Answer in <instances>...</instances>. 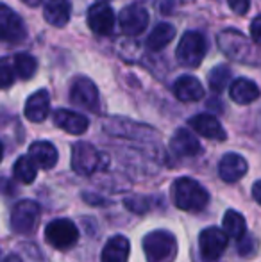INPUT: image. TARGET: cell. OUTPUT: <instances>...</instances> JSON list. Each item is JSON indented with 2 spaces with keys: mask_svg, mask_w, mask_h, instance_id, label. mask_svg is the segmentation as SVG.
I'll return each instance as SVG.
<instances>
[{
  "mask_svg": "<svg viewBox=\"0 0 261 262\" xmlns=\"http://www.w3.org/2000/svg\"><path fill=\"white\" fill-rule=\"evenodd\" d=\"M14 82V72L6 64H0V90L13 86Z\"/></svg>",
  "mask_w": 261,
  "mask_h": 262,
  "instance_id": "f546056e",
  "label": "cell"
},
{
  "mask_svg": "<svg viewBox=\"0 0 261 262\" xmlns=\"http://www.w3.org/2000/svg\"><path fill=\"white\" fill-rule=\"evenodd\" d=\"M227 4H229L231 9L236 14H240V16L247 14L249 7H251V0H227Z\"/></svg>",
  "mask_w": 261,
  "mask_h": 262,
  "instance_id": "4dcf8cb0",
  "label": "cell"
},
{
  "mask_svg": "<svg viewBox=\"0 0 261 262\" xmlns=\"http://www.w3.org/2000/svg\"><path fill=\"white\" fill-rule=\"evenodd\" d=\"M101 166V154L97 152L93 145L86 141H79L72 148V168L77 175L90 177L97 171Z\"/></svg>",
  "mask_w": 261,
  "mask_h": 262,
  "instance_id": "52a82bcc",
  "label": "cell"
},
{
  "mask_svg": "<svg viewBox=\"0 0 261 262\" xmlns=\"http://www.w3.org/2000/svg\"><path fill=\"white\" fill-rule=\"evenodd\" d=\"M249 164L240 154H226L222 157L218 164V173H220V179L224 182H238L242 177L247 173Z\"/></svg>",
  "mask_w": 261,
  "mask_h": 262,
  "instance_id": "9a60e30c",
  "label": "cell"
},
{
  "mask_svg": "<svg viewBox=\"0 0 261 262\" xmlns=\"http://www.w3.org/2000/svg\"><path fill=\"white\" fill-rule=\"evenodd\" d=\"M131 245L124 235H115L106 243L102 250L101 260L102 262H127L129 260Z\"/></svg>",
  "mask_w": 261,
  "mask_h": 262,
  "instance_id": "44dd1931",
  "label": "cell"
},
{
  "mask_svg": "<svg viewBox=\"0 0 261 262\" xmlns=\"http://www.w3.org/2000/svg\"><path fill=\"white\" fill-rule=\"evenodd\" d=\"M39 221V205L32 200H22L11 210V228L16 234H31Z\"/></svg>",
  "mask_w": 261,
  "mask_h": 262,
  "instance_id": "8992f818",
  "label": "cell"
},
{
  "mask_svg": "<svg viewBox=\"0 0 261 262\" xmlns=\"http://www.w3.org/2000/svg\"><path fill=\"white\" fill-rule=\"evenodd\" d=\"M22 2L25 4V6H31V7H36V6H39V4L43 2V0H22Z\"/></svg>",
  "mask_w": 261,
  "mask_h": 262,
  "instance_id": "e575fe53",
  "label": "cell"
},
{
  "mask_svg": "<svg viewBox=\"0 0 261 262\" xmlns=\"http://www.w3.org/2000/svg\"><path fill=\"white\" fill-rule=\"evenodd\" d=\"M27 36L24 20L11 7L0 4V41L22 43Z\"/></svg>",
  "mask_w": 261,
  "mask_h": 262,
  "instance_id": "9c48e42d",
  "label": "cell"
},
{
  "mask_svg": "<svg viewBox=\"0 0 261 262\" xmlns=\"http://www.w3.org/2000/svg\"><path fill=\"white\" fill-rule=\"evenodd\" d=\"M70 100L77 107L93 111V113H98V109H101L97 86L90 79H86V77H77L73 80L72 90H70Z\"/></svg>",
  "mask_w": 261,
  "mask_h": 262,
  "instance_id": "ba28073f",
  "label": "cell"
},
{
  "mask_svg": "<svg viewBox=\"0 0 261 262\" xmlns=\"http://www.w3.org/2000/svg\"><path fill=\"white\" fill-rule=\"evenodd\" d=\"M170 148L179 157H195L202 152L198 139L186 128H179L170 139Z\"/></svg>",
  "mask_w": 261,
  "mask_h": 262,
  "instance_id": "2e32d148",
  "label": "cell"
},
{
  "mask_svg": "<svg viewBox=\"0 0 261 262\" xmlns=\"http://www.w3.org/2000/svg\"><path fill=\"white\" fill-rule=\"evenodd\" d=\"M25 118L32 123H42L50 113V97L45 90L36 91L34 95L29 97V100L25 102Z\"/></svg>",
  "mask_w": 261,
  "mask_h": 262,
  "instance_id": "e0dca14e",
  "label": "cell"
},
{
  "mask_svg": "<svg viewBox=\"0 0 261 262\" xmlns=\"http://www.w3.org/2000/svg\"><path fill=\"white\" fill-rule=\"evenodd\" d=\"M2 262H24V260H22L18 255H7Z\"/></svg>",
  "mask_w": 261,
  "mask_h": 262,
  "instance_id": "d590c367",
  "label": "cell"
},
{
  "mask_svg": "<svg viewBox=\"0 0 261 262\" xmlns=\"http://www.w3.org/2000/svg\"><path fill=\"white\" fill-rule=\"evenodd\" d=\"M2 157H4V146H2V143H0V161H2Z\"/></svg>",
  "mask_w": 261,
  "mask_h": 262,
  "instance_id": "8d00e7d4",
  "label": "cell"
},
{
  "mask_svg": "<svg viewBox=\"0 0 261 262\" xmlns=\"http://www.w3.org/2000/svg\"><path fill=\"white\" fill-rule=\"evenodd\" d=\"M6 187V189H0V193H2V191H4V193H7V194H11V193H13V186H11V184H9V180H6V179H2V180H0V187Z\"/></svg>",
  "mask_w": 261,
  "mask_h": 262,
  "instance_id": "836d02e7",
  "label": "cell"
},
{
  "mask_svg": "<svg viewBox=\"0 0 261 262\" xmlns=\"http://www.w3.org/2000/svg\"><path fill=\"white\" fill-rule=\"evenodd\" d=\"M70 0H47L45 4V20L54 27H63L70 20Z\"/></svg>",
  "mask_w": 261,
  "mask_h": 262,
  "instance_id": "7402d4cb",
  "label": "cell"
},
{
  "mask_svg": "<svg viewBox=\"0 0 261 262\" xmlns=\"http://www.w3.org/2000/svg\"><path fill=\"white\" fill-rule=\"evenodd\" d=\"M206 50H208V45H206V39L200 32L197 31H188L183 39L177 45V61L181 62L186 68H197L202 62L206 55Z\"/></svg>",
  "mask_w": 261,
  "mask_h": 262,
  "instance_id": "277c9868",
  "label": "cell"
},
{
  "mask_svg": "<svg viewBox=\"0 0 261 262\" xmlns=\"http://www.w3.org/2000/svg\"><path fill=\"white\" fill-rule=\"evenodd\" d=\"M188 125L200 134L206 139H213V141H224L227 138L226 130H224L222 123L211 114H197V116L190 118Z\"/></svg>",
  "mask_w": 261,
  "mask_h": 262,
  "instance_id": "4fadbf2b",
  "label": "cell"
},
{
  "mask_svg": "<svg viewBox=\"0 0 261 262\" xmlns=\"http://www.w3.org/2000/svg\"><path fill=\"white\" fill-rule=\"evenodd\" d=\"M229 95H231V100L236 102L240 105H247V104H252L259 98L261 91L258 88V84L252 82L251 79H236L234 82H231L229 86Z\"/></svg>",
  "mask_w": 261,
  "mask_h": 262,
  "instance_id": "ac0fdd59",
  "label": "cell"
},
{
  "mask_svg": "<svg viewBox=\"0 0 261 262\" xmlns=\"http://www.w3.org/2000/svg\"><path fill=\"white\" fill-rule=\"evenodd\" d=\"M126 207L129 210H132V212H136V214H143V212L149 210V200H147V198H142V196L127 198Z\"/></svg>",
  "mask_w": 261,
  "mask_h": 262,
  "instance_id": "83f0119b",
  "label": "cell"
},
{
  "mask_svg": "<svg viewBox=\"0 0 261 262\" xmlns=\"http://www.w3.org/2000/svg\"><path fill=\"white\" fill-rule=\"evenodd\" d=\"M36 171H38V166L34 164V161H32L29 156H22L13 166L14 179L20 180L22 184H32L34 182Z\"/></svg>",
  "mask_w": 261,
  "mask_h": 262,
  "instance_id": "d4e9b609",
  "label": "cell"
},
{
  "mask_svg": "<svg viewBox=\"0 0 261 262\" xmlns=\"http://www.w3.org/2000/svg\"><path fill=\"white\" fill-rule=\"evenodd\" d=\"M252 198L261 205V180L254 182V186H252Z\"/></svg>",
  "mask_w": 261,
  "mask_h": 262,
  "instance_id": "d6a6232c",
  "label": "cell"
},
{
  "mask_svg": "<svg viewBox=\"0 0 261 262\" xmlns=\"http://www.w3.org/2000/svg\"><path fill=\"white\" fill-rule=\"evenodd\" d=\"M172 196L177 209L188 210V212H198L208 205L209 194L197 180L181 177L172 186Z\"/></svg>",
  "mask_w": 261,
  "mask_h": 262,
  "instance_id": "6da1fadb",
  "label": "cell"
},
{
  "mask_svg": "<svg viewBox=\"0 0 261 262\" xmlns=\"http://www.w3.org/2000/svg\"><path fill=\"white\" fill-rule=\"evenodd\" d=\"M115 13L106 2H97L88 9V25L98 36H108L115 29Z\"/></svg>",
  "mask_w": 261,
  "mask_h": 262,
  "instance_id": "7c38bea8",
  "label": "cell"
},
{
  "mask_svg": "<svg viewBox=\"0 0 261 262\" xmlns=\"http://www.w3.org/2000/svg\"><path fill=\"white\" fill-rule=\"evenodd\" d=\"M54 125L59 128H63L65 132L73 136L84 134L90 127V121H88L86 116L79 113H73V111L68 109H57L54 113Z\"/></svg>",
  "mask_w": 261,
  "mask_h": 262,
  "instance_id": "5bb4252c",
  "label": "cell"
},
{
  "mask_svg": "<svg viewBox=\"0 0 261 262\" xmlns=\"http://www.w3.org/2000/svg\"><path fill=\"white\" fill-rule=\"evenodd\" d=\"M208 82H209L211 91H215V93H222V91L226 90L231 82V70L227 68L226 64L215 66V68L209 72Z\"/></svg>",
  "mask_w": 261,
  "mask_h": 262,
  "instance_id": "484cf974",
  "label": "cell"
},
{
  "mask_svg": "<svg viewBox=\"0 0 261 262\" xmlns=\"http://www.w3.org/2000/svg\"><path fill=\"white\" fill-rule=\"evenodd\" d=\"M174 93L181 102H198L204 97V88L197 77L183 75L175 80Z\"/></svg>",
  "mask_w": 261,
  "mask_h": 262,
  "instance_id": "d6986e66",
  "label": "cell"
},
{
  "mask_svg": "<svg viewBox=\"0 0 261 262\" xmlns=\"http://www.w3.org/2000/svg\"><path fill=\"white\" fill-rule=\"evenodd\" d=\"M101 2H106V0H101Z\"/></svg>",
  "mask_w": 261,
  "mask_h": 262,
  "instance_id": "74e56055",
  "label": "cell"
},
{
  "mask_svg": "<svg viewBox=\"0 0 261 262\" xmlns=\"http://www.w3.org/2000/svg\"><path fill=\"white\" fill-rule=\"evenodd\" d=\"M251 38H252V41H254L256 45L261 47V14L252 20V24H251Z\"/></svg>",
  "mask_w": 261,
  "mask_h": 262,
  "instance_id": "1f68e13d",
  "label": "cell"
},
{
  "mask_svg": "<svg viewBox=\"0 0 261 262\" xmlns=\"http://www.w3.org/2000/svg\"><path fill=\"white\" fill-rule=\"evenodd\" d=\"M29 157L34 161L38 168L52 169L57 162V150L49 141H36L29 146Z\"/></svg>",
  "mask_w": 261,
  "mask_h": 262,
  "instance_id": "ffe728a7",
  "label": "cell"
},
{
  "mask_svg": "<svg viewBox=\"0 0 261 262\" xmlns=\"http://www.w3.org/2000/svg\"><path fill=\"white\" fill-rule=\"evenodd\" d=\"M174 36H175L174 25L167 24V21L157 24L156 27L152 29V32L149 34V38H147V49L154 50V52L163 50L167 45H170L172 39H174Z\"/></svg>",
  "mask_w": 261,
  "mask_h": 262,
  "instance_id": "603a6c76",
  "label": "cell"
},
{
  "mask_svg": "<svg viewBox=\"0 0 261 262\" xmlns=\"http://www.w3.org/2000/svg\"><path fill=\"white\" fill-rule=\"evenodd\" d=\"M143 252L147 262H174L177 241L168 230H152L143 237Z\"/></svg>",
  "mask_w": 261,
  "mask_h": 262,
  "instance_id": "7a4b0ae2",
  "label": "cell"
},
{
  "mask_svg": "<svg viewBox=\"0 0 261 262\" xmlns=\"http://www.w3.org/2000/svg\"><path fill=\"white\" fill-rule=\"evenodd\" d=\"M238 253H240V255H244V257H249L251 255L252 252H254V239L251 237V235H247L245 234L244 237L242 239H238Z\"/></svg>",
  "mask_w": 261,
  "mask_h": 262,
  "instance_id": "f1b7e54d",
  "label": "cell"
},
{
  "mask_svg": "<svg viewBox=\"0 0 261 262\" xmlns=\"http://www.w3.org/2000/svg\"><path fill=\"white\" fill-rule=\"evenodd\" d=\"M14 68H16V75L20 79L27 80L31 77H34L36 70H38V61H36L34 55L22 52L14 57Z\"/></svg>",
  "mask_w": 261,
  "mask_h": 262,
  "instance_id": "4316f807",
  "label": "cell"
},
{
  "mask_svg": "<svg viewBox=\"0 0 261 262\" xmlns=\"http://www.w3.org/2000/svg\"><path fill=\"white\" fill-rule=\"evenodd\" d=\"M45 239L57 250H68L79 239V230L70 220H54L45 227Z\"/></svg>",
  "mask_w": 261,
  "mask_h": 262,
  "instance_id": "5b68a950",
  "label": "cell"
},
{
  "mask_svg": "<svg viewBox=\"0 0 261 262\" xmlns=\"http://www.w3.org/2000/svg\"><path fill=\"white\" fill-rule=\"evenodd\" d=\"M118 24L124 34L127 36H139L149 25V13L139 4H131L124 7L118 14Z\"/></svg>",
  "mask_w": 261,
  "mask_h": 262,
  "instance_id": "8fae6325",
  "label": "cell"
},
{
  "mask_svg": "<svg viewBox=\"0 0 261 262\" xmlns=\"http://www.w3.org/2000/svg\"><path fill=\"white\" fill-rule=\"evenodd\" d=\"M224 232H226L227 237L242 239L247 234L245 217L238 210H227L226 216H224Z\"/></svg>",
  "mask_w": 261,
  "mask_h": 262,
  "instance_id": "cb8c5ba5",
  "label": "cell"
},
{
  "mask_svg": "<svg viewBox=\"0 0 261 262\" xmlns=\"http://www.w3.org/2000/svg\"><path fill=\"white\" fill-rule=\"evenodd\" d=\"M227 241H229V237H227L224 230H220V228H216V227L206 228V230L200 232V237H198L200 255L208 262L218 260L220 255L226 252Z\"/></svg>",
  "mask_w": 261,
  "mask_h": 262,
  "instance_id": "30bf717a",
  "label": "cell"
},
{
  "mask_svg": "<svg viewBox=\"0 0 261 262\" xmlns=\"http://www.w3.org/2000/svg\"><path fill=\"white\" fill-rule=\"evenodd\" d=\"M218 47L227 57H231L233 61H238V62H245V64H254V49L252 45L247 41L242 32L238 31H224L218 34Z\"/></svg>",
  "mask_w": 261,
  "mask_h": 262,
  "instance_id": "3957f363",
  "label": "cell"
}]
</instances>
